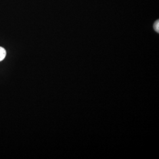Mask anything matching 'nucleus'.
<instances>
[{
	"mask_svg": "<svg viewBox=\"0 0 159 159\" xmlns=\"http://www.w3.org/2000/svg\"><path fill=\"white\" fill-rule=\"evenodd\" d=\"M6 54L7 52L5 48H4L2 47H0V62L4 60V58H6Z\"/></svg>",
	"mask_w": 159,
	"mask_h": 159,
	"instance_id": "f257e3e1",
	"label": "nucleus"
},
{
	"mask_svg": "<svg viewBox=\"0 0 159 159\" xmlns=\"http://www.w3.org/2000/svg\"><path fill=\"white\" fill-rule=\"evenodd\" d=\"M154 29L155 30V31L157 33L159 32V20H157L154 24Z\"/></svg>",
	"mask_w": 159,
	"mask_h": 159,
	"instance_id": "f03ea898",
	"label": "nucleus"
}]
</instances>
